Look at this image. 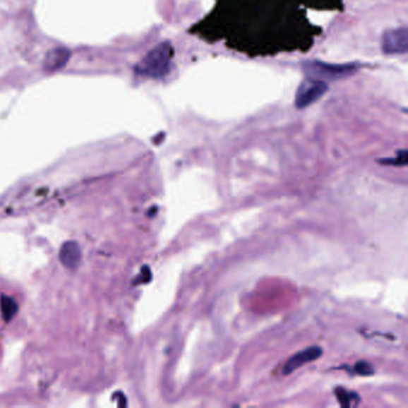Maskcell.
<instances>
[{
	"label": "cell",
	"mask_w": 408,
	"mask_h": 408,
	"mask_svg": "<svg viewBox=\"0 0 408 408\" xmlns=\"http://www.w3.org/2000/svg\"><path fill=\"white\" fill-rule=\"evenodd\" d=\"M382 49L385 54H406L408 51L407 28L388 30L382 39Z\"/></svg>",
	"instance_id": "cell-4"
},
{
	"label": "cell",
	"mask_w": 408,
	"mask_h": 408,
	"mask_svg": "<svg viewBox=\"0 0 408 408\" xmlns=\"http://www.w3.org/2000/svg\"><path fill=\"white\" fill-rule=\"evenodd\" d=\"M354 371L361 376H370L373 373V365L365 361H358L354 365Z\"/></svg>",
	"instance_id": "cell-10"
},
{
	"label": "cell",
	"mask_w": 408,
	"mask_h": 408,
	"mask_svg": "<svg viewBox=\"0 0 408 408\" xmlns=\"http://www.w3.org/2000/svg\"><path fill=\"white\" fill-rule=\"evenodd\" d=\"M82 256V248L76 241H67L60 248V261L68 270H76L80 265Z\"/></svg>",
	"instance_id": "cell-6"
},
{
	"label": "cell",
	"mask_w": 408,
	"mask_h": 408,
	"mask_svg": "<svg viewBox=\"0 0 408 408\" xmlns=\"http://www.w3.org/2000/svg\"><path fill=\"white\" fill-rule=\"evenodd\" d=\"M357 65L354 64H327L321 63V61H311L304 65V71L306 75L309 76L311 78L320 79V80H325V79H330V80H335V79L346 78L349 76L354 75L357 72Z\"/></svg>",
	"instance_id": "cell-2"
},
{
	"label": "cell",
	"mask_w": 408,
	"mask_h": 408,
	"mask_svg": "<svg viewBox=\"0 0 408 408\" xmlns=\"http://www.w3.org/2000/svg\"><path fill=\"white\" fill-rule=\"evenodd\" d=\"M0 308H1V313H3V318H4L5 321H10L12 318H15L18 311V304H17L16 301L12 299V297H8V296H1L0 299Z\"/></svg>",
	"instance_id": "cell-8"
},
{
	"label": "cell",
	"mask_w": 408,
	"mask_h": 408,
	"mask_svg": "<svg viewBox=\"0 0 408 408\" xmlns=\"http://www.w3.org/2000/svg\"><path fill=\"white\" fill-rule=\"evenodd\" d=\"M70 51L67 48H54L51 52H48L44 58V67L47 72L58 71L66 65L70 59Z\"/></svg>",
	"instance_id": "cell-7"
},
{
	"label": "cell",
	"mask_w": 408,
	"mask_h": 408,
	"mask_svg": "<svg viewBox=\"0 0 408 408\" xmlns=\"http://www.w3.org/2000/svg\"><path fill=\"white\" fill-rule=\"evenodd\" d=\"M381 163H383V164L397 165V167H404V165L407 164V151L406 150H400L397 152V157L394 158V160H387V161L382 160Z\"/></svg>",
	"instance_id": "cell-11"
},
{
	"label": "cell",
	"mask_w": 408,
	"mask_h": 408,
	"mask_svg": "<svg viewBox=\"0 0 408 408\" xmlns=\"http://www.w3.org/2000/svg\"><path fill=\"white\" fill-rule=\"evenodd\" d=\"M322 354H323V349L320 346H311V347H306V349L299 351L287 359L283 368L284 375H290L303 365L316 361L318 358L321 357Z\"/></svg>",
	"instance_id": "cell-5"
},
{
	"label": "cell",
	"mask_w": 408,
	"mask_h": 408,
	"mask_svg": "<svg viewBox=\"0 0 408 408\" xmlns=\"http://www.w3.org/2000/svg\"><path fill=\"white\" fill-rule=\"evenodd\" d=\"M328 91V85L325 80L308 78L299 84V90L296 94V107L299 109H304L318 100Z\"/></svg>",
	"instance_id": "cell-3"
},
{
	"label": "cell",
	"mask_w": 408,
	"mask_h": 408,
	"mask_svg": "<svg viewBox=\"0 0 408 408\" xmlns=\"http://www.w3.org/2000/svg\"><path fill=\"white\" fill-rule=\"evenodd\" d=\"M173 56V46L169 42H163L145 55V58L138 64L136 71L138 75L149 78H162L170 70Z\"/></svg>",
	"instance_id": "cell-1"
},
{
	"label": "cell",
	"mask_w": 408,
	"mask_h": 408,
	"mask_svg": "<svg viewBox=\"0 0 408 408\" xmlns=\"http://www.w3.org/2000/svg\"><path fill=\"white\" fill-rule=\"evenodd\" d=\"M335 397H337L339 404L344 406V407L356 406L361 400V397H358L357 392H349L345 388L335 389Z\"/></svg>",
	"instance_id": "cell-9"
}]
</instances>
